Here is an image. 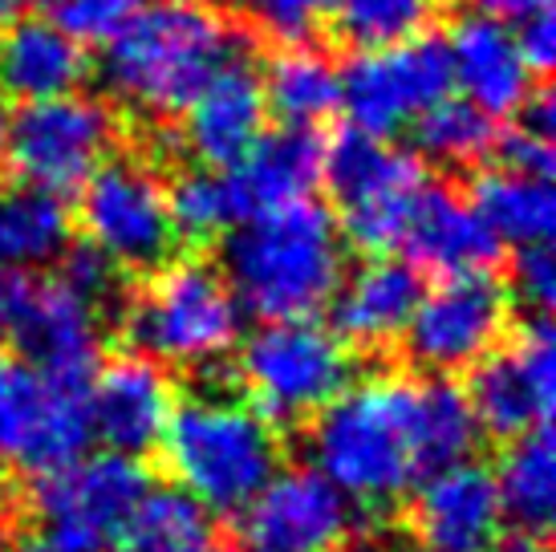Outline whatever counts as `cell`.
I'll list each match as a JSON object with an SVG mask.
<instances>
[{"label": "cell", "instance_id": "1", "mask_svg": "<svg viewBox=\"0 0 556 552\" xmlns=\"http://www.w3.org/2000/svg\"><path fill=\"white\" fill-rule=\"evenodd\" d=\"M471 402L447 378H374L313 414L317 472L354 504H394L415 479L476 451Z\"/></svg>", "mask_w": 556, "mask_h": 552}, {"label": "cell", "instance_id": "2", "mask_svg": "<svg viewBox=\"0 0 556 552\" xmlns=\"http://www.w3.org/2000/svg\"><path fill=\"white\" fill-rule=\"evenodd\" d=\"M345 276L338 219L317 200H293L248 215L224 240V280L236 305L261 322L313 317Z\"/></svg>", "mask_w": 556, "mask_h": 552}, {"label": "cell", "instance_id": "3", "mask_svg": "<svg viewBox=\"0 0 556 552\" xmlns=\"http://www.w3.org/2000/svg\"><path fill=\"white\" fill-rule=\"evenodd\" d=\"M240 53L228 21L200 0L139 4L106 41L102 74L142 114H179L224 62Z\"/></svg>", "mask_w": 556, "mask_h": 552}, {"label": "cell", "instance_id": "4", "mask_svg": "<svg viewBox=\"0 0 556 552\" xmlns=\"http://www.w3.org/2000/svg\"><path fill=\"white\" fill-rule=\"evenodd\" d=\"M159 447L179 488L216 516H236L280 472L273 423L236 399H191L170 414Z\"/></svg>", "mask_w": 556, "mask_h": 552}, {"label": "cell", "instance_id": "5", "mask_svg": "<svg viewBox=\"0 0 556 552\" xmlns=\"http://www.w3.org/2000/svg\"><path fill=\"white\" fill-rule=\"evenodd\" d=\"M240 305L224 273L203 261L163 264L151 285L126 305V341L151 357L175 366H200L219 357L236 341Z\"/></svg>", "mask_w": 556, "mask_h": 552}, {"label": "cell", "instance_id": "6", "mask_svg": "<svg viewBox=\"0 0 556 552\" xmlns=\"http://www.w3.org/2000/svg\"><path fill=\"white\" fill-rule=\"evenodd\" d=\"M236 378L268 423H301L354 378L345 341L313 317L264 322L240 350Z\"/></svg>", "mask_w": 556, "mask_h": 552}, {"label": "cell", "instance_id": "7", "mask_svg": "<svg viewBox=\"0 0 556 552\" xmlns=\"http://www.w3.org/2000/svg\"><path fill=\"white\" fill-rule=\"evenodd\" d=\"M321 179L341 208V228L357 248L374 256L399 248L410 200L422 184L415 154L350 126L325 142Z\"/></svg>", "mask_w": 556, "mask_h": 552}, {"label": "cell", "instance_id": "8", "mask_svg": "<svg viewBox=\"0 0 556 552\" xmlns=\"http://www.w3.org/2000/svg\"><path fill=\"white\" fill-rule=\"evenodd\" d=\"M147 491V472L130 455H78L33 484V516L49 552H110L118 528Z\"/></svg>", "mask_w": 556, "mask_h": 552}, {"label": "cell", "instance_id": "9", "mask_svg": "<svg viewBox=\"0 0 556 552\" xmlns=\"http://www.w3.org/2000/svg\"><path fill=\"white\" fill-rule=\"evenodd\" d=\"M81 228L114 268H159L175 248L167 187L139 159L102 163L81 184Z\"/></svg>", "mask_w": 556, "mask_h": 552}, {"label": "cell", "instance_id": "10", "mask_svg": "<svg viewBox=\"0 0 556 552\" xmlns=\"http://www.w3.org/2000/svg\"><path fill=\"white\" fill-rule=\"evenodd\" d=\"M451 58L443 37L418 33L410 41L362 49L341 70V110L350 126L390 138L451 93Z\"/></svg>", "mask_w": 556, "mask_h": 552}, {"label": "cell", "instance_id": "11", "mask_svg": "<svg viewBox=\"0 0 556 552\" xmlns=\"http://www.w3.org/2000/svg\"><path fill=\"white\" fill-rule=\"evenodd\" d=\"M114 147V114L90 93L37 98L9 118V163L29 184L49 191H74L106 163Z\"/></svg>", "mask_w": 556, "mask_h": 552}, {"label": "cell", "instance_id": "12", "mask_svg": "<svg viewBox=\"0 0 556 552\" xmlns=\"http://www.w3.org/2000/svg\"><path fill=\"white\" fill-rule=\"evenodd\" d=\"M511 313L508 289L492 273H459L443 285L422 289L410 325H406V353L410 362L431 369L439 378L471 369L483 353L504 338Z\"/></svg>", "mask_w": 556, "mask_h": 552}, {"label": "cell", "instance_id": "13", "mask_svg": "<svg viewBox=\"0 0 556 552\" xmlns=\"http://www.w3.org/2000/svg\"><path fill=\"white\" fill-rule=\"evenodd\" d=\"M354 512L317 467L277 472L236 512V552H341Z\"/></svg>", "mask_w": 556, "mask_h": 552}, {"label": "cell", "instance_id": "14", "mask_svg": "<svg viewBox=\"0 0 556 552\" xmlns=\"http://www.w3.org/2000/svg\"><path fill=\"white\" fill-rule=\"evenodd\" d=\"M464 394L479 430L495 439H516L548 423L556 394V346L548 313H532V322L511 346L483 353Z\"/></svg>", "mask_w": 556, "mask_h": 552}, {"label": "cell", "instance_id": "15", "mask_svg": "<svg viewBox=\"0 0 556 552\" xmlns=\"http://www.w3.org/2000/svg\"><path fill=\"white\" fill-rule=\"evenodd\" d=\"M25 366L65 382H90L98 369V305L70 280H21L9 334Z\"/></svg>", "mask_w": 556, "mask_h": 552}, {"label": "cell", "instance_id": "16", "mask_svg": "<svg viewBox=\"0 0 556 552\" xmlns=\"http://www.w3.org/2000/svg\"><path fill=\"white\" fill-rule=\"evenodd\" d=\"M504 528L495 476L459 460L427 472L410 500V537L422 552H488Z\"/></svg>", "mask_w": 556, "mask_h": 552}, {"label": "cell", "instance_id": "17", "mask_svg": "<svg viewBox=\"0 0 556 552\" xmlns=\"http://www.w3.org/2000/svg\"><path fill=\"white\" fill-rule=\"evenodd\" d=\"M86 411L93 439H102V447L114 455L139 460L163 443V430L175 414V390L159 362L126 353L93 369L86 386Z\"/></svg>", "mask_w": 556, "mask_h": 552}, {"label": "cell", "instance_id": "18", "mask_svg": "<svg viewBox=\"0 0 556 552\" xmlns=\"http://www.w3.org/2000/svg\"><path fill=\"white\" fill-rule=\"evenodd\" d=\"M184 142L203 167H236L268 123L264 81L236 53L200 86V93L184 110Z\"/></svg>", "mask_w": 556, "mask_h": 552}, {"label": "cell", "instance_id": "19", "mask_svg": "<svg viewBox=\"0 0 556 552\" xmlns=\"http://www.w3.org/2000/svg\"><path fill=\"white\" fill-rule=\"evenodd\" d=\"M399 248L415 268H431L443 276L459 273H492L500 261V240L479 219L471 200H464L447 184H418Z\"/></svg>", "mask_w": 556, "mask_h": 552}, {"label": "cell", "instance_id": "20", "mask_svg": "<svg viewBox=\"0 0 556 552\" xmlns=\"http://www.w3.org/2000/svg\"><path fill=\"white\" fill-rule=\"evenodd\" d=\"M451 81L459 86L471 106H479L488 118L520 114L532 98V70L516 49V37L504 21L488 13H464L451 21L447 37Z\"/></svg>", "mask_w": 556, "mask_h": 552}, {"label": "cell", "instance_id": "21", "mask_svg": "<svg viewBox=\"0 0 556 552\" xmlns=\"http://www.w3.org/2000/svg\"><path fill=\"white\" fill-rule=\"evenodd\" d=\"M418 297H422V276L415 264L374 256L357 273L341 276L333 292V334L366 350H382L406 334Z\"/></svg>", "mask_w": 556, "mask_h": 552}, {"label": "cell", "instance_id": "22", "mask_svg": "<svg viewBox=\"0 0 556 552\" xmlns=\"http://www.w3.org/2000/svg\"><path fill=\"white\" fill-rule=\"evenodd\" d=\"M321 154L325 142L317 126H280V130H264L256 147L236 163L224 167L232 179L236 203L240 212L256 215L264 208H280V203L305 200L313 187L321 184Z\"/></svg>", "mask_w": 556, "mask_h": 552}, {"label": "cell", "instance_id": "23", "mask_svg": "<svg viewBox=\"0 0 556 552\" xmlns=\"http://www.w3.org/2000/svg\"><path fill=\"white\" fill-rule=\"evenodd\" d=\"M86 49L53 21H13L0 29V90L21 102L78 90Z\"/></svg>", "mask_w": 556, "mask_h": 552}, {"label": "cell", "instance_id": "24", "mask_svg": "<svg viewBox=\"0 0 556 552\" xmlns=\"http://www.w3.org/2000/svg\"><path fill=\"white\" fill-rule=\"evenodd\" d=\"M74 244V212L62 191L41 184L0 187V268L37 273L58 264Z\"/></svg>", "mask_w": 556, "mask_h": 552}, {"label": "cell", "instance_id": "25", "mask_svg": "<svg viewBox=\"0 0 556 552\" xmlns=\"http://www.w3.org/2000/svg\"><path fill=\"white\" fill-rule=\"evenodd\" d=\"M471 208L492 228L500 244H548L556 228V196L553 184L541 175L492 167L476 175L471 184Z\"/></svg>", "mask_w": 556, "mask_h": 552}, {"label": "cell", "instance_id": "26", "mask_svg": "<svg viewBox=\"0 0 556 552\" xmlns=\"http://www.w3.org/2000/svg\"><path fill=\"white\" fill-rule=\"evenodd\" d=\"M110 552H224L212 512L184 488H147Z\"/></svg>", "mask_w": 556, "mask_h": 552}, {"label": "cell", "instance_id": "27", "mask_svg": "<svg viewBox=\"0 0 556 552\" xmlns=\"http://www.w3.org/2000/svg\"><path fill=\"white\" fill-rule=\"evenodd\" d=\"M492 476L504 516L520 524L525 532H541L544 537V528L553 524L556 512V451L548 423L516 435L500 472H492Z\"/></svg>", "mask_w": 556, "mask_h": 552}, {"label": "cell", "instance_id": "28", "mask_svg": "<svg viewBox=\"0 0 556 552\" xmlns=\"http://www.w3.org/2000/svg\"><path fill=\"white\" fill-rule=\"evenodd\" d=\"M261 81L268 106L293 126H317L341 110V70L305 46L273 58Z\"/></svg>", "mask_w": 556, "mask_h": 552}, {"label": "cell", "instance_id": "29", "mask_svg": "<svg viewBox=\"0 0 556 552\" xmlns=\"http://www.w3.org/2000/svg\"><path fill=\"white\" fill-rule=\"evenodd\" d=\"M415 142L434 163H471L495 147V118L467 98H439L415 118Z\"/></svg>", "mask_w": 556, "mask_h": 552}, {"label": "cell", "instance_id": "30", "mask_svg": "<svg viewBox=\"0 0 556 552\" xmlns=\"http://www.w3.org/2000/svg\"><path fill=\"white\" fill-rule=\"evenodd\" d=\"M341 37L357 49H382L427 33L439 0H338Z\"/></svg>", "mask_w": 556, "mask_h": 552}, {"label": "cell", "instance_id": "31", "mask_svg": "<svg viewBox=\"0 0 556 552\" xmlns=\"http://www.w3.org/2000/svg\"><path fill=\"white\" fill-rule=\"evenodd\" d=\"M170 200V219H175V231H184L191 240H207L224 228H236L244 212L236 203L232 179L224 167H203L184 175L179 184L167 191Z\"/></svg>", "mask_w": 556, "mask_h": 552}, {"label": "cell", "instance_id": "32", "mask_svg": "<svg viewBox=\"0 0 556 552\" xmlns=\"http://www.w3.org/2000/svg\"><path fill=\"white\" fill-rule=\"evenodd\" d=\"M248 16H252V25L264 33V37H273L280 46H309L313 37H317V21L321 13L313 9L309 0H244Z\"/></svg>", "mask_w": 556, "mask_h": 552}, {"label": "cell", "instance_id": "33", "mask_svg": "<svg viewBox=\"0 0 556 552\" xmlns=\"http://www.w3.org/2000/svg\"><path fill=\"white\" fill-rule=\"evenodd\" d=\"M516 289L536 313H548L556 297V264L548 244H528L516 252Z\"/></svg>", "mask_w": 556, "mask_h": 552}, {"label": "cell", "instance_id": "34", "mask_svg": "<svg viewBox=\"0 0 556 552\" xmlns=\"http://www.w3.org/2000/svg\"><path fill=\"white\" fill-rule=\"evenodd\" d=\"M62 261H65L62 280H70V285H74L81 297H90L93 305H102L110 292L118 289V268H114V264H110L93 244L65 252Z\"/></svg>", "mask_w": 556, "mask_h": 552}, {"label": "cell", "instance_id": "35", "mask_svg": "<svg viewBox=\"0 0 556 552\" xmlns=\"http://www.w3.org/2000/svg\"><path fill=\"white\" fill-rule=\"evenodd\" d=\"M495 154H500V167L508 171H525V175H541L548 179L553 175V138L532 135L525 126H516L508 135H495Z\"/></svg>", "mask_w": 556, "mask_h": 552}, {"label": "cell", "instance_id": "36", "mask_svg": "<svg viewBox=\"0 0 556 552\" xmlns=\"http://www.w3.org/2000/svg\"><path fill=\"white\" fill-rule=\"evenodd\" d=\"M520 29L511 33L516 37V49H520V58L528 62L532 74H548L556 62V21H553V9H541V13L525 16V21H516Z\"/></svg>", "mask_w": 556, "mask_h": 552}, {"label": "cell", "instance_id": "37", "mask_svg": "<svg viewBox=\"0 0 556 552\" xmlns=\"http://www.w3.org/2000/svg\"><path fill=\"white\" fill-rule=\"evenodd\" d=\"M525 130H532V135H544V138H553L556 130V110H553V93L541 90L536 98H528L525 106Z\"/></svg>", "mask_w": 556, "mask_h": 552}, {"label": "cell", "instance_id": "38", "mask_svg": "<svg viewBox=\"0 0 556 552\" xmlns=\"http://www.w3.org/2000/svg\"><path fill=\"white\" fill-rule=\"evenodd\" d=\"M479 13L495 16V21H525V16L553 9V0H476Z\"/></svg>", "mask_w": 556, "mask_h": 552}, {"label": "cell", "instance_id": "39", "mask_svg": "<svg viewBox=\"0 0 556 552\" xmlns=\"http://www.w3.org/2000/svg\"><path fill=\"white\" fill-rule=\"evenodd\" d=\"M488 552H548V544H544L541 532H511V537H495L492 549Z\"/></svg>", "mask_w": 556, "mask_h": 552}, {"label": "cell", "instance_id": "40", "mask_svg": "<svg viewBox=\"0 0 556 552\" xmlns=\"http://www.w3.org/2000/svg\"><path fill=\"white\" fill-rule=\"evenodd\" d=\"M16 289H21V276H13V273H4V268H0V338L9 334V317H13Z\"/></svg>", "mask_w": 556, "mask_h": 552}, {"label": "cell", "instance_id": "41", "mask_svg": "<svg viewBox=\"0 0 556 552\" xmlns=\"http://www.w3.org/2000/svg\"><path fill=\"white\" fill-rule=\"evenodd\" d=\"M16 369H21V362H13V357H0V418H4V406H9V394H13Z\"/></svg>", "mask_w": 556, "mask_h": 552}, {"label": "cell", "instance_id": "42", "mask_svg": "<svg viewBox=\"0 0 556 552\" xmlns=\"http://www.w3.org/2000/svg\"><path fill=\"white\" fill-rule=\"evenodd\" d=\"M25 4H29V0H0V29H4V25H13V21H21Z\"/></svg>", "mask_w": 556, "mask_h": 552}, {"label": "cell", "instance_id": "43", "mask_svg": "<svg viewBox=\"0 0 556 552\" xmlns=\"http://www.w3.org/2000/svg\"><path fill=\"white\" fill-rule=\"evenodd\" d=\"M4 167H9V114L0 106V175H4Z\"/></svg>", "mask_w": 556, "mask_h": 552}, {"label": "cell", "instance_id": "44", "mask_svg": "<svg viewBox=\"0 0 556 552\" xmlns=\"http://www.w3.org/2000/svg\"><path fill=\"white\" fill-rule=\"evenodd\" d=\"M37 4H41V9H46L49 16H53V13H58V9H65L70 0H37Z\"/></svg>", "mask_w": 556, "mask_h": 552}, {"label": "cell", "instance_id": "45", "mask_svg": "<svg viewBox=\"0 0 556 552\" xmlns=\"http://www.w3.org/2000/svg\"><path fill=\"white\" fill-rule=\"evenodd\" d=\"M309 4L317 13H333V9H338V0H309Z\"/></svg>", "mask_w": 556, "mask_h": 552}, {"label": "cell", "instance_id": "46", "mask_svg": "<svg viewBox=\"0 0 556 552\" xmlns=\"http://www.w3.org/2000/svg\"><path fill=\"white\" fill-rule=\"evenodd\" d=\"M21 552H49V549H46V544H41V540H33V544H25V549H21Z\"/></svg>", "mask_w": 556, "mask_h": 552}]
</instances>
